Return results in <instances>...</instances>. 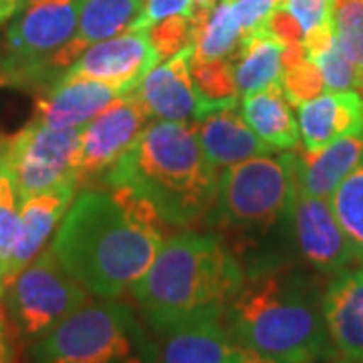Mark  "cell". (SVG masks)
Listing matches in <instances>:
<instances>
[{
	"mask_svg": "<svg viewBox=\"0 0 363 363\" xmlns=\"http://www.w3.org/2000/svg\"><path fill=\"white\" fill-rule=\"evenodd\" d=\"M160 222L128 188H87L71 202L51 248L91 295L117 298L152 267L164 245Z\"/></svg>",
	"mask_w": 363,
	"mask_h": 363,
	"instance_id": "obj_1",
	"label": "cell"
},
{
	"mask_svg": "<svg viewBox=\"0 0 363 363\" xmlns=\"http://www.w3.org/2000/svg\"><path fill=\"white\" fill-rule=\"evenodd\" d=\"M245 274L224 307V323L242 347L281 363H319L337 353L325 325L319 272L291 260Z\"/></svg>",
	"mask_w": 363,
	"mask_h": 363,
	"instance_id": "obj_2",
	"label": "cell"
},
{
	"mask_svg": "<svg viewBox=\"0 0 363 363\" xmlns=\"http://www.w3.org/2000/svg\"><path fill=\"white\" fill-rule=\"evenodd\" d=\"M297 154L250 157L218 178L216 202L206 226L228 238L245 272L291 262L295 248Z\"/></svg>",
	"mask_w": 363,
	"mask_h": 363,
	"instance_id": "obj_3",
	"label": "cell"
},
{
	"mask_svg": "<svg viewBox=\"0 0 363 363\" xmlns=\"http://www.w3.org/2000/svg\"><path fill=\"white\" fill-rule=\"evenodd\" d=\"M218 168L196 138L194 125L154 121L101 180L104 188H128L174 226L206 218L218 194Z\"/></svg>",
	"mask_w": 363,
	"mask_h": 363,
	"instance_id": "obj_4",
	"label": "cell"
},
{
	"mask_svg": "<svg viewBox=\"0 0 363 363\" xmlns=\"http://www.w3.org/2000/svg\"><path fill=\"white\" fill-rule=\"evenodd\" d=\"M245 277L242 262L222 236L182 233L162 245L130 291L145 325L162 337L192 317L224 313Z\"/></svg>",
	"mask_w": 363,
	"mask_h": 363,
	"instance_id": "obj_5",
	"label": "cell"
},
{
	"mask_svg": "<svg viewBox=\"0 0 363 363\" xmlns=\"http://www.w3.org/2000/svg\"><path fill=\"white\" fill-rule=\"evenodd\" d=\"M157 345L130 305L85 303L28 347V363H156Z\"/></svg>",
	"mask_w": 363,
	"mask_h": 363,
	"instance_id": "obj_6",
	"label": "cell"
},
{
	"mask_svg": "<svg viewBox=\"0 0 363 363\" xmlns=\"http://www.w3.org/2000/svg\"><path fill=\"white\" fill-rule=\"evenodd\" d=\"M83 0H30L0 45L2 85L47 91L59 81L55 57L75 37Z\"/></svg>",
	"mask_w": 363,
	"mask_h": 363,
	"instance_id": "obj_7",
	"label": "cell"
},
{
	"mask_svg": "<svg viewBox=\"0 0 363 363\" xmlns=\"http://www.w3.org/2000/svg\"><path fill=\"white\" fill-rule=\"evenodd\" d=\"M89 295L47 248L14 277L2 298L14 331L25 341H37L89 303Z\"/></svg>",
	"mask_w": 363,
	"mask_h": 363,
	"instance_id": "obj_8",
	"label": "cell"
},
{
	"mask_svg": "<svg viewBox=\"0 0 363 363\" xmlns=\"http://www.w3.org/2000/svg\"><path fill=\"white\" fill-rule=\"evenodd\" d=\"M81 130L49 128L33 119L2 143L0 154L21 202L63 184H77Z\"/></svg>",
	"mask_w": 363,
	"mask_h": 363,
	"instance_id": "obj_9",
	"label": "cell"
},
{
	"mask_svg": "<svg viewBox=\"0 0 363 363\" xmlns=\"http://www.w3.org/2000/svg\"><path fill=\"white\" fill-rule=\"evenodd\" d=\"M150 111L140 91L116 97L99 116L81 130L77 184L79 188L104 180L109 169L128 154L147 128Z\"/></svg>",
	"mask_w": 363,
	"mask_h": 363,
	"instance_id": "obj_10",
	"label": "cell"
},
{
	"mask_svg": "<svg viewBox=\"0 0 363 363\" xmlns=\"http://www.w3.org/2000/svg\"><path fill=\"white\" fill-rule=\"evenodd\" d=\"M295 248L301 262L319 274H335L359 264L347 236L339 226L329 198L305 192L297 182L295 196Z\"/></svg>",
	"mask_w": 363,
	"mask_h": 363,
	"instance_id": "obj_11",
	"label": "cell"
},
{
	"mask_svg": "<svg viewBox=\"0 0 363 363\" xmlns=\"http://www.w3.org/2000/svg\"><path fill=\"white\" fill-rule=\"evenodd\" d=\"M160 65L145 30H128L113 39L87 47L71 63L63 77H87L107 83L119 93L135 89L142 79Z\"/></svg>",
	"mask_w": 363,
	"mask_h": 363,
	"instance_id": "obj_12",
	"label": "cell"
},
{
	"mask_svg": "<svg viewBox=\"0 0 363 363\" xmlns=\"http://www.w3.org/2000/svg\"><path fill=\"white\" fill-rule=\"evenodd\" d=\"M162 337L156 363H236L255 353L230 335L222 311L192 317Z\"/></svg>",
	"mask_w": 363,
	"mask_h": 363,
	"instance_id": "obj_13",
	"label": "cell"
},
{
	"mask_svg": "<svg viewBox=\"0 0 363 363\" xmlns=\"http://www.w3.org/2000/svg\"><path fill=\"white\" fill-rule=\"evenodd\" d=\"M192 45L169 57L164 65L154 67L138 85L140 97L150 116L162 121H182L204 117V105L190 75Z\"/></svg>",
	"mask_w": 363,
	"mask_h": 363,
	"instance_id": "obj_14",
	"label": "cell"
},
{
	"mask_svg": "<svg viewBox=\"0 0 363 363\" xmlns=\"http://www.w3.org/2000/svg\"><path fill=\"white\" fill-rule=\"evenodd\" d=\"M119 95L123 93L95 79L61 77L39 93L33 119L49 128L81 130Z\"/></svg>",
	"mask_w": 363,
	"mask_h": 363,
	"instance_id": "obj_15",
	"label": "cell"
},
{
	"mask_svg": "<svg viewBox=\"0 0 363 363\" xmlns=\"http://www.w3.org/2000/svg\"><path fill=\"white\" fill-rule=\"evenodd\" d=\"M323 317L337 353L363 363V264L331 274L323 291Z\"/></svg>",
	"mask_w": 363,
	"mask_h": 363,
	"instance_id": "obj_16",
	"label": "cell"
},
{
	"mask_svg": "<svg viewBox=\"0 0 363 363\" xmlns=\"http://www.w3.org/2000/svg\"><path fill=\"white\" fill-rule=\"evenodd\" d=\"M77 184H63L37 196H30L21 202V236L13 252V259L4 269V289L45 250L59 222L63 220L71 202L75 200Z\"/></svg>",
	"mask_w": 363,
	"mask_h": 363,
	"instance_id": "obj_17",
	"label": "cell"
},
{
	"mask_svg": "<svg viewBox=\"0 0 363 363\" xmlns=\"http://www.w3.org/2000/svg\"><path fill=\"white\" fill-rule=\"evenodd\" d=\"M297 109L298 131L307 152H319L343 135L363 131L362 91H327Z\"/></svg>",
	"mask_w": 363,
	"mask_h": 363,
	"instance_id": "obj_18",
	"label": "cell"
},
{
	"mask_svg": "<svg viewBox=\"0 0 363 363\" xmlns=\"http://www.w3.org/2000/svg\"><path fill=\"white\" fill-rule=\"evenodd\" d=\"M194 131L202 150L216 168H228L250 157L274 154L271 145L250 130L245 117L238 116L236 107H224L196 119Z\"/></svg>",
	"mask_w": 363,
	"mask_h": 363,
	"instance_id": "obj_19",
	"label": "cell"
},
{
	"mask_svg": "<svg viewBox=\"0 0 363 363\" xmlns=\"http://www.w3.org/2000/svg\"><path fill=\"white\" fill-rule=\"evenodd\" d=\"M145 0H83L75 37L55 57V71L63 77L71 63L87 47L133 30Z\"/></svg>",
	"mask_w": 363,
	"mask_h": 363,
	"instance_id": "obj_20",
	"label": "cell"
},
{
	"mask_svg": "<svg viewBox=\"0 0 363 363\" xmlns=\"http://www.w3.org/2000/svg\"><path fill=\"white\" fill-rule=\"evenodd\" d=\"M363 160V131L343 135L319 152L297 154L298 186L313 196L329 198Z\"/></svg>",
	"mask_w": 363,
	"mask_h": 363,
	"instance_id": "obj_21",
	"label": "cell"
},
{
	"mask_svg": "<svg viewBox=\"0 0 363 363\" xmlns=\"http://www.w3.org/2000/svg\"><path fill=\"white\" fill-rule=\"evenodd\" d=\"M242 117L250 130L269 143L274 152L295 150L301 138L298 119L293 116L281 83H272L267 89L255 91L242 97Z\"/></svg>",
	"mask_w": 363,
	"mask_h": 363,
	"instance_id": "obj_22",
	"label": "cell"
},
{
	"mask_svg": "<svg viewBox=\"0 0 363 363\" xmlns=\"http://www.w3.org/2000/svg\"><path fill=\"white\" fill-rule=\"evenodd\" d=\"M190 26L194 61L233 59L242 43V28L234 13L233 0H218L210 13L194 14Z\"/></svg>",
	"mask_w": 363,
	"mask_h": 363,
	"instance_id": "obj_23",
	"label": "cell"
},
{
	"mask_svg": "<svg viewBox=\"0 0 363 363\" xmlns=\"http://www.w3.org/2000/svg\"><path fill=\"white\" fill-rule=\"evenodd\" d=\"M281 52L283 45L260 30L242 37V43L233 57L234 77L242 97L279 83L283 73Z\"/></svg>",
	"mask_w": 363,
	"mask_h": 363,
	"instance_id": "obj_24",
	"label": "cell"
},
{
	"mask_svg": "<svg viewBox=\"0 0 363 363\" xmlns=\"http://www.w3.org/2000/svg\"><path fill=\"white\" fill-rule=\"evenodd\" d=\"M190 75L196 93L204 105V116L224 107H236L240 101L233 59H214V61L190 59Z\"/></svg>",
	"mask_w": 363,
	"mask_h": 363,
	"instance_id": "obj_25",
	"label": "cell"
},
{
	"mask_svg": "<svg viewBox=\"0 0 363 363\" xmlns=\"http://www.w3.org/2000/svg\"><path fill=\"white\" fill-rule=\"evenodd\" d=\"M339 226L363 264V160L329 196Z\"/></svg>",
	"mask_w": 363,
	"mask_h": 363,
	"instance_id": "obj_26",
	"label": "cell"
},
{
	"mask_svg": "<svg viewBox=\"0 0 363 363\" xmlns=\"http://www.w3.org/2000/svg\"><path fill=\"white\" fill-rule=\"evenodd\" d=\"M2 152V147H0ZM21 236V198L16 194L13 176L0 154V264L4 269L13 259L14 248Z\"/></svg>",
	"mask_w": 363,
	"mask_h": 363,
	"instance_id": "obj_27",
	"label": "cell"
},
{
	"mask_svg": "<svg viewBox=\"0 0 363 363\" xmlns=\"http://www.w3.org/2000/svg\"><path fill=\"white\" fill-rule=\"evenodd\" d=\"M335 40L357 69L363 93V0H335Z\"/></svg>",
	"mask_w": 363,
	"mask_h": 363,
	"instance_id": "obj_28",
	"label": "cell"
},
{
	"mask_svg": "<svg viewBox=\"0 0 363 363\" xmlns=\"http://www.w3.org/2000/svg\"><path fill=\"white\" fill-rule=\"evenodd\" d=\"M279 83L285 91L289 104L295 105V107L323 95L325 91L323 73H321L319 65L311 61L309 57L305 61H301L298 65L285 69L281 73Z\"/></svg>",
	"mask_w": 363,
	"mask_h": 363,
	"instance_id": "obj_29",
	"label": "cell"
},
{
	"mask_svg": "<svg viewBox=\"0 0 363 363\" xmlns=\"http://www.w3.org/2000/svg\"><path fill=\"white\" fill-rule=\"evenodd\" d=\"M147 39L156 51L160 63L168 61L176 52H180L184 47L190 45L192 40V26L188 16H169L164 18L150 28H145Z\"/></svg>",
	"mask_w": 363,
	"mask_h": 363,
	"instance_id": "obj_30",
	"label": "cell"
},
{
	"mask_svg": "<svg viewBox=\"0 0 363 363\" xmlns=\"http://www.w3.org/2000/svg\"><path fill=\"white\" fill-rule=\"evenodd\" d=\"M315 63L319 65L325 79V89L331 93L337 91H362V79L357 69L353 67L350 59L343 55L339 49L337 40L327 49V51L315 59Z\"/></svg>",
	"mask_w": 363,
	"mask_h": 363,
	"instance_id": "obj_31",
	"label": "cell"
},
{
	"mask_svg": "<svg viewBox=\"0 0 363 363\" xmlns=\"http://www.w3.org/2000/svg\"><path fill=\"white\" fill-rule=\"evenodd\" d=\"M283 6L297 18L303 33L333 21L335 13V0H285Z\"/></svg>",
	"mask_w": 363,
	"mask_h": 363,
	"instance_id": "obj_32",
	"label": "cell"
},
{
	"mask_svg": "<svg viewBox=\"0 0 363 363\" xmlns=\"http://www.w3.org/2000/svg\"><path fill=\"white\" fill-rule=\"evenodd\" d=\"M257 30L269 35L271 39H274L277 43H281L283 47L303 43V37H305V33H303V28H301V25L297 23V18L289 13L285 6L274 9V11L260 23V26Z\"/></svg>",
	"mask_w": 363,
	"mask_h": 363,
	"instance_id": "obj_33",
	"label": "cell"
},
{
	"mask_svg": "<svg viewBox=\"0 0 363 363\" xmlns=\"http://www.w3.org/2000/svg\"><path fill=\"white\" fill-rule=\"evenodd\" d=\"M194 4L192 0H145L143 2L142 16L133 26V30H145L169 16H188L192 18Z\"/></svg>",
	"mask_w": 363,
	"mask_h": 363,
	"instance_id": "obj_34",
	"label": "cell"
},
{
	"mask_svg": "<svg viewBox=\"0 0 363 363\" xmlns=\"http://www.w3.org/2000/svg\"><path fill=\"white\" fill-rule=\"evenodd\" d=\"M285 0H233L234 13L242 28V37L255 33L269 14L283 6Z\"/></svg>",
	"mask_w": 363,
	"mask_h": 363,
	"instance_id": "obj_35",
	"label": "cell"
},
{
	"mask_svg": "<svg viewBox=\"0 0 363 363\" xmlns=\"http://www.w3.org/2000/svg\"><path fill=\"white\" fill-rule=\"evenodd\" d=\"M333 43H335V25H333V21L315 26L309 33H305V37H303V47H305L307 57L311 61L319 59Z\"/></svg>",
	"mask_w": 363,
	"mask_h": 363,
	"instance_id": "obj_36",
	"label": "cell"
},
{
	"mask_svg": "<svg viewBox=\"0 0 363 363\" xmlns=\"http://www.w3.org/2000/svg\"><path fill=\"white\" fill-rule=\"evenodd\" d=\"M0 363H14V343L11 319L4 305L0 303Z\"/></svg>",
	"mask_w": 363,
	"mask_h": 363,
	"instance_id": "obj_37",
	"label": "cell"
},
{
	"mask_svg": "<svg viewBox=\"0 0 363 363\" xmlns=\"http://www.w3.org/2000/svg\"><path fill=\"white\" fill-rule=\"evenodd\" d=\"M16 14V6L13 0H0V25Z\"/></svg>",
	"mask_w": 363,
	"mask_h": 363,
	"instance_id": "obj_38",
	"label": "cell"
},
{
	"mask_svg": "<svg viewBox=\"0 0 363 363\" xmlns=\"http://www.w3.org/2000/svg\"><path fill=\"white\" fill-rule=\"evenodd\" d=\"M216 2H218V0H192V4H194V14L210 13V11L216 6ZM194 14H192V16H194Z\"/></svg>",
	"mask_w": 363,
	"mask_h": 363,
	"instance_id": "obj_39",
	"label": "cell"
},
{
	"mask_svg": "<svg viewBox=\"0 0 363 363\" xmlns=\"http://www.w3.org/2000/svg\"><path fill=\"white\" fill-rule=\"evenodd\" d=\"M236 363H281V362L271 359V357H264V355H259V353H250L248 357H245V359H240V362H236Z\"/></svg>",
	"mask_w": 363,
	"mask_h": 363,
	"instance_id": "obj_40",
	"label": "cell"
},
{
	"mask_svg": "<svg viewBox=\"0 0 363 363\" xmlns=\"http://www.w3.org/2000/svg\"><path fill=\"white\" fill-rule=\"evenodd\" d=\"M13 2H14V6H16V13H18V11H21L23 6H26L30 0H13Z\"/></svg>",
	"mask_w": 363,
	"mask_h": 363,
	"instance_id": "obj_41",
	"label": "cell"
},
{
	"mask_svg": "<svg viewBox=\"0 0 363 363\" xmlns=\"http://www.w3.org/2000/svg\"><path fill=\"white\" fill-rule=\"evenodd\" d=\"M4 295V277H2V264H0V298Z\"/></svg>",
	"mask_w": 363,
	"mask_h": 363,
	"instance_id": "obj_42",
	"label": "cell"
},
{
	"mask_svg": "<svg viewBox=\"0 0 363 363\" xmlns=\"http://www.w3.org/2000/svg\"><path fill=\"white\" fill-rule=\"evenodd\" d=\"M339 363H362V362H351V359H343V362H339Z\"/></svg>",
	"mask_w": 363,
	"mask_h": 363,
	"instance_id": "obj_43",
	"label": "cell"
},
{
	"mask_svg": "<svg viewBox=\"0 0 363 363\" xmlns=\"http://www.w3.org/2000/svg\"><path fill=\"white\" fill-rule=\"evenodd\" d=\"M0 63H2V52H0ZM0 85H2V79H0Z\"/></svg>",
	"mask_w": 363,
	"mask_h": 363,
	"instance_id": "obj_44",
	"label": "cell"
},
{
	"mask_svg": "<svg viewBox=\"0 0 363 363\" xmlns=\"http://www.w3.org/2000/svg\"><path fill=\"white\" fill-rule=\"evenodd\" d=\"M2 143H4V142H2V140H0V147H2Z\"/></svg>",
	"mask_w": 363,
	"mask_h": 363,
	"instance_id": "obj_45",
	"label": "cell"
}]
</instances>
